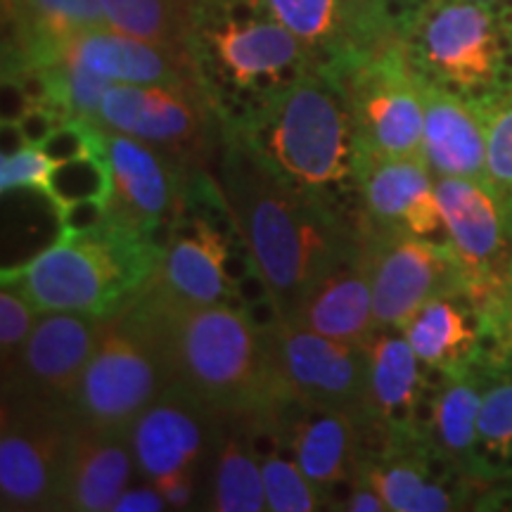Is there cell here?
<instances>
[{"label":"cell","instance_id":"1","mask_svg":"<svg viewBox=\"0 0 512 512\" xmlns=\"http://www.w3.org/2000/svg\"><path fill=\"white\" fill-rule=\"evenodd\" d=\"M216 181L278 318L292 323L318 275L358 238L361 211L287 183L226 124Z\"/></svg>","mask_w":512,"mask_h":512},{"label":"cell","instance_id":"2","mask_svg":"<svg viewBox=\"0 0 512 512\" xmlns=\"http://www.w3.org/2000/svg\"><path fill=\"white\" fill-rule=\"evenodd\" d=\"M226 126L287 183L358 209L363 152L337 74L311 67Z\"/></svg>","mask_w":512,"mask_h":512},{"label":"cell","instance_id":"3","mask_svg":"<svg viewBox=\"0 0 512 512\" xmlns=\"http://www.w3.org/2000/svg\"><path fill=\"white\" fill-rule=\"evenodd\" d=\"M138 299L164 337L171 382L214 411L254 413L275 401L264 328L245 304L192 306L155 283Z\"/></svg>","mask_w":512,"mask_h":512},{"label":"cell","instance_id":"4","mask_svg":"<svg viewBox=\"0 0 512 512\" xmlns=\"http://www.w3.org/2000/svg\"><path fill=\"white\" fill-rule=\"evenodd\" d=\"M162 259V240L107 219L98 228L62 233L27 264L5 268L41 313L110 318L147 290Z\"/></svg>","mask_w":512,"mask_h":512},{"label":"cell","instance_id":"5","mask_svg":"<svg viewBox=\"0 0 512 512\" xmlns=\"http://www.w3.org/2000/svg\"><path fill=\"white\" fill-rule=\"evenodd\" d=\"M190 55L223 124L242 119L316 67L290 31L238 3L192 15Z\"/></svg>","mask_w":512,"mask_h":512},{"label":"cell","instance_id":"6","mask_svg":"<svg viewBox=\"0 0 512 512\" xmlns=\"http://www.w3.org/2000/svg\"><path fill=\"white\" fill-rule=\"evenodd\" d=\"M422 79L477 100L512 83V15L479 0H425L401 31Z\"/></svg>","mask_w":512,"mask_h":512},{"label":"cell","instance_id":"7","mask_svg":"<svg viewBox=\"0 0 512 512\" xmlns=\"http://www.w3.org/2000/svg\"><path fill=\"white\" fill-rule=\"evenodd\" d=\"M169 384L164 337L136 299L128 309L100 320L98 342L74 394L72 415L95 430L128 432Z\"/></svg>","mask_w":512,"mask_h":512},{"label":"cell","instance_id":"8","mask_svg":"<svg viewBox=\"0 0 512 512\" xmlns=\"http://www.w3.org/2000/svg\"><path fill=\"white\" fill-rule=\"evenodd\" d=\"M98 126L164 152L183 169H207L221 145V117L200 81L114 83Z\"/></svg>","mask_w":512,"mask_h":512},{"label":"cell","instance_id":"9","mask_svg":"<svg viewBox=\"0 0 512 512\" xmlns=\"http://www.w3.org/2000/svg\"><path fill=\"white\" fill-rule=\"evenodd\" d=\"M444 240L477 313L512 292V204L489 181L437 178Z\"/></svg>","mask_w":512,"mask_h":512},{"label":"cell","instance_id":"10","mask_svg":"<svg viewBox=\"0 0 512 512\" xmlns=\"http://www.w3.org/2000/svg\"><path fill=\"white\" fill-rule=\"evenodd\" d=\"M74 422L72 408L3 394L0 508L5 512L60 510Z\"/></svg>","mask_w":512,"mask_h":512},{"label":"cell","instance_id":"11","mask_svg":"<svg viewBox=\"0 0 512 512\" xmlns=\"http://www.w3.org/2000/svg\"><path fill=\"white\" fill-rule=\"evenodd\" d=\"M361 152L368 157H422L425 100L403 41L366 53L342 69Z\"/></svg>","mask_w":512,"mask_h":512},{"label":"cell","instance_id":"12","mask_svg":"<svg viewBox=\"0 0 512 512\" xmlns=\"http://www.w3.org/2000/svg\"><path fill=\"white\" fill-rule=\"evenodd\" d=\"M273 394L318 406L366 413L368 356L366 347L318 335L299 323L275 318L264 325Z\"/></svg>","mask_w":512,"mask_h":512},{"label":"cell","instance_id":"13","mask_svg":"<svg viewBox=\"0 0 512 512\" xmlns=\"http://www.w3.org/2000/svg\"><path fill=\"white\" fill-rule=\"evenodd\" d=\"M375 328H403L432 297L463 290L444 240L377 230L363 223Z\"/></svg>","mask_w":512,"mask_h":512},{"label":"cell","instance_id":"14","mask_svg":"<svg viewBox=\"0 0 512 512\" xmlns=\"http://www.w3.org/2000/svg\"><path fill=\"white\" fill-rule=\"evenodd\" d=\"M214 432V408L171 382L128 430L138 479L157 484L166 477L190 475L200 477L207 486Z\"/></svg>","mask_w":512,"mask_h":512},{"label":"cell","instance_id":"15","mask_svg":"<svg viewBox=\"0 0 512 512\" xmlns=\"http://www.w3.org/2000/svg\"><path fill=\"white\" fill-rule=\"evenodd\" d=\"M98 332L100 318L86 313H41L17 363L3 373V394L72 408Z\"/></svg>","mask_w":512,"mask_h":512},{"label":"cell","instance_id":"16","mask_svg":"<svg viewBox=\"0 0 512 512\" xmlns=\"http://www.w3.org/2000/svg\"><path fill=\"white\" fill-rule=\"evenodd\" d=\"M273 413L294 460L323 494L328 510L342 508L361 465V422L339 408L278 396Z\"/></svg>","mask_w":512,"mask_h":512},{"label":"cell","instance_id":"17","mask_svg":"<svg viewBox=\"0 0 512 512\" xmlns=\"http://www.w3.org/2000/svg\"><path fill=\"white\" fill-rule=\"evenodd\" d=\"M105 155L112 174L110 219L164 240L183 204L190 169L136 138L105 131Z\"/></svg>","mask_w":512,"mask_h":512},{"label":"cell","instance_id":"18","mask_svg":"<svg viewBox=\"0 0 512 512\" xmlns=\"http://www.w3.org/2000/svg\"><path fill=\"white\" fill-rule=\"evenodd\" d=\"M358 211L377 230L439 240L444 230L437 178L422 157H361ZM446 242V240H444Z\"/></svg>","mask_w":512,"mask_h":512},{"label":"cell","instance_id":"19","mask_svg":"<svg viewBox=\"0 0 512 512\" xmlns=\"http://www.w3.org/2000/svg\"><path fill=\"white\" fill-rule=\"evenodd\" d=\"M368 382L361 425L392 444L420 441L418 427L430 373L399 328H375L366 342Z\"/></svg>","mask_w":512,"mask_h":512},{"label":"cell","instance_id":"20","mask_svg":"<svg viewBox=\"0 0 512 512\" xmlns=\"http://www.w3.org/2000/svg\"><path fill=\"white\" fill-rule=\"evenodd\" d=\"M292 323L337 342L366 347L375 332V313L363 226L358 238L351 240L318 275Z\"/></svg>","mask_w":512,"mask_h":512},{"label":"cell","instance_id":"21","mask_svg":"<svg viewBox=\"0 0 512 512\" xmlns=\"http://www.w3.org/2000/svg\"><path fill=\"white\" fill-rule=\"evenodd\" d=\"M102 27L100 0H3V74L46 67L76 36Z\"/></svg>","mask_w":512,"mask_h":512},{"label":"cell","instance_id":"22","mask_svg":"<svg viewBox=\"0 0 512 512\" xmlns=\"http://www.w3.org/2000/svg\"><path fill=\"white\" fill-rule=\"evenodd\" d=\"M133 479L138 472L131 434L74 422L60 510L112 512Z\"/></svg>","mask_w":512,"mask_h":512},{"label":"cell","instance_id":"23","mask_svg":"<svg viewBox=\"0 0 512 512\" xmlns=\"http://www.w3.org/2000/svg\"><path fill=\"white\" fill-rule=\"evenodd\" d=\"M420 76V74H418ZM425 128H422V159L434 178H475L486 174V128L475 100L422 79Z\"/></svg>","mask_w":512,"mask_h":512},{"label":"cell","instance_id":"24","mask_svg":"<svg viewBox=\"0 0 512 512\" xmlns=\"http://www.w3.org/2000/svg\"><path fill=\"white\" fill-rule=\"evenodd\" d=\"M427 373H430V389L422 406L418 439L434 456L472 477L477 415L489 370L472 366L456 373H441V370H427Z\"/></svg>","mask_w":512,"mask_h":512},{"label":"cell","instance_id":"25","mask_svg":"<svg viewBox=\"0 0 512 512\" xmlns=\"http://www.w3.org/2000/svg\"><path fill=\"white\" fill-rule=\"evenodd\" d=\"M401 332L427 370L456 373L479 366L482 328L465 290L432 297L406 320Z\"/></svg>","mask_w":512,"mask_h":512},{"label":"cell","instance_id":"26","mask_svg":"<svg viewBox=\"0 0 512 512\" xmlns=\"http://www.w3.org/2000/svg\"><path fill=\"white\" fill-rule=\"evenodd\" d=\"M202 510H268L264 475H261V463L254 451L249 413L216 411V432L207 467V494H204Z\"/></svg>","mask_w":512,"mask_h":512},{"label":"cell","instance_id":"27","mask_svg":"<svg viewBox=\"0 0 512 512\" xmlns=\"http://www.w3.org/2000/svg\"><path fill=\"white\" fill-rule=\"evenodd\" d=\"M62 55L72 57L114 83L197 81L192 57L107 27L76 36L62 50Z\"/></svg>","mask_w":512,"mask_h":512},{"label":"cell","instance_id":"28","mask_svg":"<svg viewBox=\"0 0 512 512\" xmlns=\"http://www.w3.org/2000/svg\"><path fill=\"white\" fill-rule=\"evenodd\" d=\"M235 3L285 27L320 69L337 72L344 64L366 55L342 0H235Z\"/></svg>","mask_w":512,"mask_h":512},{"label":"cell","instance_id":"29","mask_svg":"<svg viewBox=\"0 0 512 512\" xmlns=\"http://www.w3.org/2000/svg\"><path fill=\"white\" fill-rule=\"evenodd\" d=\"M472 477L482 484L512 477V370L486 375L477 415Z\"/></svg>","mask_w":512,"mask_h":512},{"label":"cell","instance_id":"30","mask_svg":"<svg viewBox=\"0 0 512 512\" xmlns=\"http://www.w3.org/2000/svg\"><path fill=\"white\" fill-rule=\"evenodd\" d=\"M107 29L190 55L192 15L181 0H100Z\"/></svg>","mask_w":512,"mask_h":512},{"label":"cell","instance_id":"31","mask_svg":"<svg viewBox=\"0 0 512 512\" xmlns=\"http://www.w3.org/2000/svg\"><path fill=\"white\" fill-rule=\"evenodd\" d=\"M112 174L105 155V140L95 152L69 159V162L55 164L53 181H50L48 204L53 207L55 216L69 204L102 200L110 202Z\"/></svg>","mask_w":512,"mask_h":512},{"label":"cell","instance_id":"32","mask_svg":"<svg viewBox=\"0 0 512 512\" xmlns=\"http://www.w3.org/2000/svg\"><path fill=\"white\" fill-rule=\"evenodd\" d=\"M486 128L489 183L512 204V83L475 100Z\"/></svg>","mask_w":512,"mask_h":512},{"label":"cell","instance_id":"33","mask_svg":"<svg viewBox=\"0 0 512 512\" xmlns=\"http://www.w3.org/2000/svg\"><path fill=\"white\" fill-rule=\"evenodd\" d=\"M41 311L31 304L17 283H3L0 290V363L3 373L15 366L19 354L31 332L36 328V320Z\"/></svg>","mask_w":512,"mask_h":512},{"label":"cell","instance_id":"34","mask_svg":"<svg viewBox=\"0 0 512 512\" xmlns=\"http://www.w3.org/2000/svg\"><path fill=\"white\" fill-rule=\"evenodd\" d=\"M55 162L41 147L19 145L17 150L5 152L0 164V188L3 195L12 190H31L36 195H50V181H53Z\"/></svg>","mask_w":512,"mask_h":512},{"label":"cell","instance_id":"35","mask_svg":"<svg viewBox=\"0 0 512 512\" xmlns=\"http://www.w3.org/2000/svg\"><path fill=\"white\" fill-rule=\"evenodd\" d=\"M342 5L366 53H375L401 41V31L389 12L387 0H342Z\"/></svg>","mask_w":512,"mask_h":512},{"label":"cell","instance_id":"36","mask_svg":"<svg viewBox=\"0 0 512 512\" xmlns=\"http://www.w3.org/2000/svg\"><path fill=\"white\" fill-rule=\"evenodd\" d=\"M482 351H479V366L486 370H512V294L503 318L491 330L482 332Z\"/></svg>","mask_w":512,"mask_h":512},{"label":"cell","instance_id":"37","mask_svg":"<svg viewBox=\"0 0 512 512\" xmlns=\"http://www.w3.org/2000/svg\"><path fill=\"white\" fill-rule=\"evenodd\" d=\"M169 510L164 496L159 494L155 484L140 479V484H131L124 494L119 496L117 505L112 512H162Z\"/></svg>","mask_w":512,"mask_h":512},{"label":"cell","instance_id":"38","mask_svg":"<svg viewBox=\"0 0 512 512\" xmlns=\"http://www.w3.org/2000/svg\"><path fill=\"white\" fill-rule=\"evenodd\" d=\"M339 510H349V512H384L387 510V503L382 501V496L377 494V489L368 482L366 477L358 475L354 479V484L349 486L347 496H344L342 508Z\"/></svg>","mask_w":512,"mask_h":512},{"label":"cell","instance_id":"39","mask_svg":"<svg viewBox=\"0 0 512 512\" xmlns=\"http://www.w3.org/2000/svg\"><path fill=\"white\" fill-rule=\"evenodd\" d=\"M422 3H425V0H387L389 12H392V17H394V22H396V27H399V31H403L408 19L415 15V10H418Z\"/></svg>","mask_w":512,"mask_h":512},{"label":"cell","instance_id":"40","mask_svg":"<svg viewBox=\"0 0 512 512\" xmlns=\"http://www.w3.org/2000/svg\"><path fill=\"white\" fill-rule=\"evenodd\" d=\"M185 8L190 10V15L202 10H211V8H223V5H233L235 0H181Z\"/></svg>","mask_w":512,"mask_h":512},{"label":"cell","instance_id":"41","mask_svg":"<svg viewBox=\"0 0 512 512\" xmlns=\"http://www.w3.org/2000/svg\"><path fill=\"white\" fill-rule=\"evenodd\" d=\"M479 3L494 5V8L503 10V12H510V15H512V0H479Z\"/></svg>","mask_w":512,"mask_h":512}]
</instances>
